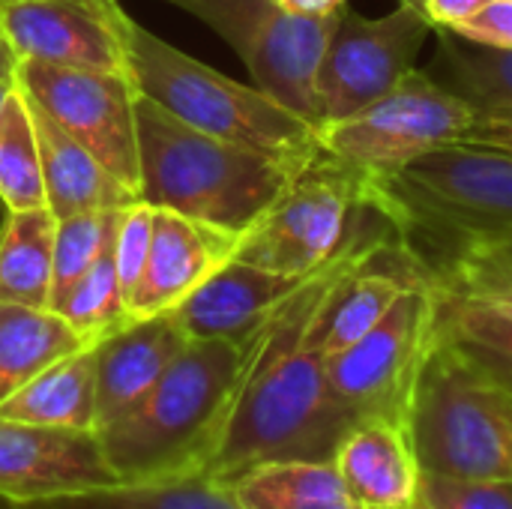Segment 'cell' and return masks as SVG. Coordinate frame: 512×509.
Segmentation results:
<instances>
[{"instance_id": "obj_9", "label": "cell", "mask_w": 512, "mask_h": 509, "mask_svg": "<svg viewBox=\"0 0 512 509\" xmlns=\"http://www.w3.org/2000/svg\"><path fill=\"white\" fill-rule=\"evenodd\" d=\"M474 120L477 111L468 102L435 84L423 69H411L372 105L324 123L318 141L369 174H393L432 150L459 144Z\"/></svg>"}, {"instance_id": "obj_6", "label": "cell", "mask_w": 512, "mask_h": 509, "mask_svg": "<svg viewBox=\"0 0 512 509\" xmlns=\"http://www.w3.org/2000/svg\"><path fill=\"white\" fill-rule=\"evenodd\" d=\"M408 435L423 474L512 480V393L435 330L411 402Z\"/></svg>"}, {"instance_id": "obj_40", "label": "cell", "mask_w": 512, "mask_h": 509, "mask_svg": "<svg viewBox=\"0 0 512 509\" xmlns=\"http://www.w3.org/2000/svg\"><path fill=\"white\" fill-rule=\"evenodd\" d=\"M0 3H18V0H0Z\"/></svg>"}, {"instance_id": "obj_10", "label": "cell", "mask_w": 512, "mask_h": 509, "mask_svg": "<svg viewBox=\"0 0 512 509\" xmlns=\"http://www.w3.org/2000/svg\"><path fill=\"white\" fill-rule=\"evenodd\" d=\"M432 342L435 291L432 285H411L363 339L324 357L327 381L357 420L378 417L408 429L411 402Z\"/></svg>"}, {"instance_id": "obj_18", "label": "cell", "mask_w": 512, "mask_h": 509, "mask_svg": "<svg viewBox=\"0 0 512 509\" xmlns=\"http://www.w3.org/2000/svg\"><path fill=\"white\" fill-rule=\"evenodd\" d=\"M333 465L360 509H411L420 495V462L405 426L366 417L336 447Z\"/></svg>"}, {"instance_id": "obj_8", "label": "cell", "mask_w": 512, "mask_h": 509, "mask_svg": "<svg viewBox=\"0 0 512 509\" xmlns=\"http://www.w3.org/2000/svg\"><path fill=\"white\" fill-rule=\"evenodd\" d=\"M219 33L258 90L321 129L318 66L336 15H297L279 0H165Z\"/></svg>"}, {"instance_id": "obj_13", "label": "cell", "mask_w": 512, "mask_h": 509, "mask_svg": "<svg viewBox=\"0 0 512 509\" xmlns=\"http://www.w3.org/2000/svg\"><path fill=\"white\" fill-rule=\"evenodd\" d=\"M123 15L117 0L0 3V36L18 60L126 75Z\"/></svg>"}, {"instance_id": "obj_19", "label": "cell", "mask_w": 512, "mask_h": 509, "mask_svg": "<svg viewBox=\"0 0 512 509\" xmlns=\"http://www.w3.org/2000/svg\"><path fill=\"white\" fill-rule=\"evenodd\" d=\"M27 96V93H24ZM42 183H45V207L54 219H66L90 210H120L141 201L129 186H123L114 174L102 168V162L81 147L66 129H60L36 102H30Z\"/></svg>"}, {"instance_id": "obj_24", "label": "cell", "mask_w": 512, "mask_h": 509, "mask_svg": "<svg viewBox=\"0 0 512 509\" xmlns=\"http://www.w3.org/2000/svg\"><path fill=\"white\" fill-rule=\"evenodd\" d=\"M435 330L474 369L512 393V309L435 291Z\"/></svg>"}, {"instance_id": "obj_37", "label": "cell", "mask_w": 512, "mask_h": 509, "mask_svg": "<svg viewBox=\"0 0 512 509\" xmlns=\"http://www.w3.org/2000/svg\"><path fill=\"white\" fill-rule=\"evenodd\" d=\"M15 69H18V57L6 45V39L0 36V81H12L15 78Z\"/></svg>"}, {"instance_id": "obj_20", "label": "cell", "mask_w": 512, "mask_h": 509, "mask_svg": "<svg viewBox=\"0 0 512 509\" xmlns=\"http://www.w3.org/2000/svg\"><path fill=\"white\" fill-rule=\"evenodd\" d=\"M399 240L435 291L512 309V243L435 234H405Z\"/></svg>"}, {"instance_id": "obj_21", "label": "cell", "mask_w": 512, "mask_h": 509, "mask_svg": "<svg viewBox=\"0 0 512 509\" xmlns=\"http://www.w3.org/2000/svg\"><path fill=\"white\" fill-rule=\"evenodd\" d=\"M96 345V342H93ZM93 345L57 360L9 399L0 402V420L96 432V351Z\"/></svg>"}, {"instance_id": "obj_38", "label": "cell", "mask_w": 512, "mask_h": 509, "mask_svg": "<svg viewBox=\"0 0 512 509\" xmlns=\"http://www.w3.org/2000/svg\"><path fill=\"white\" fill-rule=\"evenodd\" d=\"M12 87H15V78L12 81H0V108H3V102H6V96H9Z\"/></svg>"}, {"instance_id": "obj_5", "label": "cell", "mask_w": 512, "mask_h": 509, "mask_svg": "<svg viewBox=\"0 0 512 509\" xmlns=\"http://www.w3.org/2000/svg\"><path fill=\"white\" fill-rule=\"evenodd\" d=\"M123 51L135 93L198 132L291 162H303L321 147L318 129L300 114L183 54L132 15H123Z\"/></svg>"}, {"instance_id": "obj_33", "label": "cell", "mask_w": 512, "mask_h": 509, "mask_svg": "<svg viewBox=\"0 0 512 509\" xmlns=\"http://www.w3.org/2000/svg\"><path fill=\"white\" fill-rule=\"evenodd\" d=\"M468 42L512 48V0H489L477 15L465 18L456 27H447Z\"/></svg>"}, {"instance_id": "obj_25", "label": "cell", "mask_w": 512, "mask_h": 509, "mask_svg": "<svg viewBox=\"0 0 512 509\" xmlns=\"http://www.w3.org/2000/svg\"><path fill=\"white\" fill-rule=\"evenodd\" d=\"M57 219L48 207L12 210L0 231V303L48 309Z\"/></svg>"}, {"instance_id": "obj_39", "label": "cell", "mask_w": 512, "mask_h": 509, "mask_svg": "<svg viewBox=\"0 0 512 509\" xmlns=\"http://www.w3.org/2000/svg\"><path fill=\"white\" fill-rule=\"evenodd\" d=\"M411 509H432V507H429V504H423V501L417 498V501H414V507H411Z\"/></svg>"}, {"instance_id": "obj_36", "label": "cell", "mask_w": 512, "mask_h": 509, "mask_svg": "<svg viewBox=\"0 0 512 509\" xmlns=\"http://www.w3.org/2000/svg\"><path fill=\"white\" fill-rule=\"evenodd\" d=\"M285 9L297 12V15H333L339 12L348 0H279Z\"/></svg>"}, {"instance_id": "obj_22", "label": "cell", "mask_w": 512, "mask_h": 509, "mask_svg": "<svg viewBox=\"0 0 512 509\" xmlns=\"http://www.w3.org/2000/svg\"><path fill=\"white\" fill-rule=\"evenodd\" d=\"M87 345L93 342L51 309L0 303V402Z\"/></svg>"}, {"instance_id": "obj_1", "label": "cell", "mask_w": 512, "mask_h": 509, "mask_svg": "<svg viewBox=\"0 0 512 509\" xmlns=\"http://www.w3.org/2000/svg\"><path fill=\"white\" fill-rule=\"evenodd\" d=\"M357 258L363 255L342 258L309 276L252 333L240 384L204 468L216 483L231 486L267 462H333L357 417L336 399L324 354L309 342V327L336 273Z\"/></svg>"}, {"instance_id": "obj_2", "label": "cell", "mask_w": 512, "mask_h": 509, "mask_svg": "<svg viewBox=\"0 0 512 509\" xmlns=\"http://www.w3.org/2000/svg\"><path fill=\"white\" fill-rule=\"evenodd\" d=\"M249 339H189L165 375L96 432L120 483L204 474L240 384Z\"/></svg>"}, {"instance_id": "obj_7", "label": "cell", "mask_w": 512, "mask_h": 509, "mask_svg": "<svg viewBox=\"0 0 512 509\" xmlns=\"http://www.w3.org/2000/svg\"><path fill=\"white\" fill-rule=\"evenodd\" d=\"M399 237H474L512 243V156L450 144L393 174H375Z\"/></svg>"}, {"instance_id": "obj_4", "label": "cell", "mask_w": 512, "mask_h": 509, "mask_svg": "<svg viewBox=\"0 0 512 509\" xmlns=\"http://www.w3.org/2000/svg\"><path fill=\"white\" fill-rule=\"evenodd\" d=\"M138 198L243 237L306 162L267 156L192 129L138 96Z\"/></svg>"}, {"instance_id": "obj_30", "label": "cell", "mask_w": 512, "mask_h": 509, "mask_svg": "<svg viewBox=\"0 0 512 509\" xmlns=\"http://www.w3.org/2000/svg\"><path fill=\"white\" fill-rule=\"evenodd\" d=\"M120 216H123V207L120 210H90V213H75V216L57 219L48 309L114 243L117 228H120Z\"/></svg>"}, {"instance_id": "obj_34", "label": "cell", "mask_w": 512, "mask_h": 509, "mask_svg": "<svg viewBox=\"0 0 512 509\" xmlns=\"http://www.w3.org/2000/svg\"><path fill=\"white\" fill-rule=\"evenodd\" d=\"M459 144L468 147H483V150H498L512 156V111H489L477 114V120L468 126Z\"/></svg>"}, {"instance_id": "obj_15", "label": "cell", "mask_w": 512, "mask_h": 509, "mask_svg": "<svg viewBox=\"0 0 512 509\" xmlns=\"http://www.w3.org/2000/svg\"><path fill=\"white\" fill-rule=\"evenodd\" d=\"M240 237L183 213L153 207V240L144 279L129 303V318H153L177 309L207 276L234 258Z\"/></svg>"}, {"instance_id": "obj_31", "label": "cell", "mask_w": 512, "mask_h": 509, "mask_svg": "<svg viewBox=\"0 0 512 509\" xmlns=\"http://www.w3.org/2000/svg\"><path fill=\"white\" fill-rule=\"evenodd\" d=\"M150 240H153V207L144 201L123 207L120 228L114 237V270H117V288L126 303V312H129V303H132L141 279H144Z\"/></svg>"}, {"instance_id": "obj_32", "label": "cell", "mask_w": 512, "mask_h": 509, "mask_svg": "<svg viewBox=\"0 0 512 509\" xmlns=\"http://www.w3.org/2000/svg\"><path fill=\"white\" fill-rule=\"evenodd\" d=\"M417 498L432 509H512V480H462L420 474Z\"/></svg>"}, {"instance_id": "obj_28", "label": "cell", "mask_w": 512, "mask_h": 509, "mask_svg": "<svg viewBox=\"0 0 512 509\" xmlns=\"http://www.w3.org/2000/svg\"><path fill=\"white\" fill-rule=\"evenodd\" d=\"M0 201L6 204L9 213L45 207V183L33 114L18 81L0 108Z\"/></svg>"}, {"instance_id": "obj_3", "label": "cell", "mask_w": 512, "mask_h": 509, "mask_svg": "<svg viewBox=\"0 0 512 509\" xmlns=\"http://www.w3.org/2000/svg\"><path fill=\"white\" fill-rule=\"evenodd\" d=\"M390 240L399 228L375 174L318 147L240 237L234 258L309 279Z\"/></svg>"}, {"instance_id": "obj_17", "label": "cell", "mask_w": 512, "mask_h": 509, "mask_svg": "<svg viewBox=\"0 0 512 509\" xmlns=\"http://www.w3.org/2000/svg\"><path fill=\"white\" fill-rule=\"evenodd\" d=\"M189 336L174 312L126 321L102 336L96 351V432L132 408L180 357Z\"/></svg>"}, {"instance_id": "obj_12", "label": "cell", "mask_w": 512, "mask_h": 509, "mask_svg": "<svg viewBox=\"0 0 512 509\" xmlns=\"http://www.w3.org/2000/svg\"><path fill=\"white\" fill-rule=\"evenodd\" d=\"M18 87L60 129L87 147L108 174L138 195V93L126 75L18 60Z\"/></svg>"}, {"instance_id": "obj_23", "label": "cell", "mask_w": 512, "mask_h": 509, "mask_svg": "<svg viewBox=\"0 0 512 509\" xmlns=\"http://www.w3.org/2000/svg\"><path fill=\"white\" fill-rule=\"evenodd\" d=\"M435 30L438 48L423 72L477 114L512 111V48L468 42L447 27Z\"/></svg>"}, {"instance_id": "obj_14", "label": "cell", "mask_w": 512, "mask_h": 509, "mask_svg": "<svg viewBox=\"0 0 512 509\" xmlns=\"http://www.w3.org/2000/svg\"><path fill=\"white\" fill-rule=\"evenodd\" d=\"M117 483L96 432L0 420V501L30 504Z\"/></svg>"}, {"instance_id": "obj_35", "label": "cell", "mask_w": 512, "mask_h": 509, "mask_svg": "<svg viewBox=\"0 0 512 509\" xmlns=\"http://www.w3.org/2000/svg\"><path fill=\"white\" fill-rule=\"evenodd\" d=\"M414 3L426 12V18L435 27H456L465 18L477 15L489 0H414Z\"/></svg>"}, {"instance_id": "obj_11", "label": "cell", "mask_w": 512, "mask_h": 509, "mask_svg": "<svg viewBox=\"0 0 512 509\" xmlns=\"http://www.w3.org/2000/svg\"><path fill=\"white\" fill-rule=\"evenodd\" d=\"M435 24L414 0L381 18H366L348 3L339 9L318 66L321 126L357 114L393 90L417 63Z\"/></svg>"}, {"instance_id": "obj_26", "label": "cell", "mask_w": 512, "mask_h": 509, "mask_svg": "<svg viewBox=\"0 0 512 509\" xmlns=\"http://www.w3.org/2000/svg\"><path fill=\"white\" fill-rule=\"evenodd\" d=\"M228 489L243 509H360L333 462H267Z\"/></svg>"}, {"instance_id": "obj_29", "label": "cell", "mask_w": 512, "mask_h": 509, "mask_svg": "<svg viewBox=\"0 0 512 509\" xmlns=\"http://www.w3.org/2000/svg\"><path fill=\"white\" fill-rule=\"evenodd\" d=\"M51 312H57L72 330H78L90 342H99L102 336L132 321L117 288L114 243L93 261V267L75 285H69L51 303Z\"/></svg>"}, {"instance_id": "obj_27", "label": "cell", "mask_w": 512, "mask_h": 509, "mask_svg": "<svg viewBox=\"0 0 512 509\" xmlns=\"http://www.w3.org/2000/svg\"><path fill=\"white\" fill-rule=\"evenodd\" d=\"M9 509H243L234 492L207 474H186L150 483H117L81 495H63Z\"/></svg>"}, {"instance_id": "obj_16", "label": "cell", "mask_w": 512, "mask_h": 509, "mask_svg": "<svg viewBox=\"0 0 512 509\" xmlns=\"http://www.w3.org/2000/svg\"><path fill=\"white\" fill-rule=\"evenodd\" d=\"M303 282L300 276L231 258L171 312L189 339L246 342Z\"/></svg>"}]
</instances>
